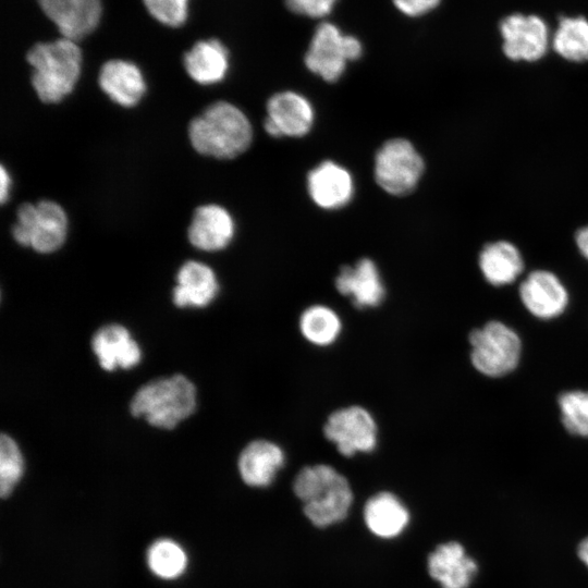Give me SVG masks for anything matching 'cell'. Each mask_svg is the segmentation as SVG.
I'll return each instance as SVG.
<instances>
[{
	"label": "cell",
	"instance_id": "cell-1",
	"mask_svg": "<svg viewBox=\"0 0 588 588\" xmlns=\"http://www.w3.org/2000/svg\"><path fill=\"white\" fill-rule=\"evenodd\" d=\"M292 491L302 504L303 515L317 529L345 522L354 504L348 479L329 464L301 468L293 479Z\"/></svg>",
	"mask_w": 588,
	"mask_h": 588
},
{
	"label": "cell",
	"instance_id": "cell-2",
	"mask_svg": "<svg viewBox=\"0 0 588 588\" xmlns=\"http://www.w3.org/2000/svg\"><path fill=\"white\" fill-rule=\"evenodd\" d=\"M29 84L44 103H59L79 83L84 56L77 41L59 37L34 45L26 53Z\"/></svg>",
	"mask_w": 588,
	"mask_h": 588
},
{
	"label": "cell",
	"instance_id": "cell-3",
	"mask_svg": "<svg viewBox=\"0 0 588 588\" xmlns=\"http://www.w3.org/2000/svg\"><path fill=\"white\" fill-rule=\"evenodd\" d=\"M188 138L200 155L216 159H234L253 142V126L235 105L219 100L208 106L188 124Z\"/></svg>",
	"mask_w": 588,
	"mask_h": 588
},
{
	"label": "cell",
	"instance_id": "cell-4",
	"mask_svg": "<svg viewBox=\"0 0 588 588\" xmlns=\"http://www.w3.org/2000/svg\"><path fill=\"white\" fill-rule=\"evenodd\" d=\"M196 388L183 375L154 379L133 395V416L144 417L151 426L173 429L196 409Z\"/></svg>",
	"mask_w": 588,
	"mask_h": 588
},
{
	"label": "cell",
	"instance_id": "cell-5",
	"mask_svg": "<svg viewBox=\"0 0 588 588\" xmlns=\"http://www.w3.org/2000/svg\"><path fill=\"white\" fill-rule=\"evenodd\" d=\"M69 220L64 209L56 201L40 200L22 204L12 225L14 241L40 254H51L64 244Z\"/></svg>",
	"mask_w": 588,
	"mask_h": 588
},
{
	"label": "cell",
	"instance_id": "cell-6",
	"mask_svg": "<svg viewBox=\"0 0 588 588\" xmlns=\"http://www.w3.org/2000/svg\"><path fill=\"white\" fill-rule=\"evenodd\" d=\"M363 54L360 40L330 22L320 23L310 39L304 62L309 72L328 83L336 82L347 63Z\"/></svg>",
	"mask_w": 588,
	"mask_h": 588
},
{
	"label": "cell",
	"instance_id": "cell-7",
	"mask_svg": "<svg viewBox=\"0 0 588 588\" xmlns=\"http://www.w3.org/2000/svg\"><path fill=\"white\" fill-rule=\"evenodd\" d=\"M473 366L487 377H502L513 371L520 358L522 342L506 324L492 320L469 334Z\"/></svg>",
	"mask_w": 588,
	"mask_h": 588
},
{
	"label": "cell",
	"instance_id": "cell-8",
	"mask_svg": "<svg viewBox=\"0 0 588 588\" xmlns=\"http://www.w3.org/2000/svg\"><path fill=\"white\" fill-rule=\"evenodd\" d=\"M425 162L414 145L401 137L384 142L375 156L376 183L385 193L405 196L418 185Z\"/></svg>",
	"mask_w": 588,
	"mask_h": 588
},
{
	"label": "cell",
	"instance_id": "cell-9",
	"mask_svg": "<svg viewBox=\"0 0 588 588\" xmlns=\"http://www.w3.org/2000/svg\"><path fill=\"white\" fill-rule=\"evenodd\" d=\"M323 433L338 452L346 457L356 453H370L378 443V427L373 416L358 405L331 413L323 426Z\"/></svg>",
	"mask_w": 588,
	"mask_h": 588
},
{
	"label": "cell",
	"instance_id": "cell-10",
	"mask_svg": "<svg viewBox=\"0 0 588 588\" xmlns=\"http://www.w3.org/2000/svg\"><path fill=\"white\" fill-rule=\"evenodd\" d=\"M264 127L271 137H303L313 128L315 109L302 94L283 90L273 94L266 105Z\"/></svg>",
	"mask_w": 588,
	"mask_h": 588
},
{
	"label": "cell",
	"instance_id": "cell-11",
	"mask_svg": "<svg viewBox=\"0 0 588 588\" xmlns=\"http://www.w3.org/2000/svg\"><path fill=\"white\" fill-rule=\"evenodd\" d=\"M362 520L372 537L382 541H393L401 538L409 528L412 513L396 493L382 490L365 501Z\"/></svg>",
	"mask_w": 588,
	"mask_h": 588
},
{
	"label": "cell",
	"instance_id": "cell-12",
	"mask_svg": "<svg viewBox=\"0 0 588 588\" xmlns=\"http://www.w3.org/2000/svg\"><path fill=\"white\" fill-rule=\"evenodd\" d=\"M38 3L59 35L77 42L95 32L102 16L101 0H38Z\"/></svg>",
	"mask_w": 588,
	"mask_h": 588
},
{
	"label": "cell",
	"instance_id": "cell-13",
	"mask_svg": "<svg viewBox=\"0 0 588 588\" xmlns=\"http://www.w3.org/2000/svg\"><path fill=\"white\" fill-rule=\"evenodd\" d=\"M426 567L440 588H468L478 572L476 561L455 540L436 546L427 555Z\"/></svg>",
	"mask_w": 588,
	"mask_h": 588
},
{
	"label": "cell",
	"instance_id": "cell-14",
	"mask_svg": "<svg viewBox=\"0 0 588 588\" xmlns=\"http://www.w3.org/2000/svg\"><path fill=\"white\" fill-rule=\"evenodd\" d=\"M503 51L513 61H536L548 48V28L538 16L514 14L500 25Z\"/></svg>",
	"mask_w": 588,
	"mask_h": 588
},
{
	"label": "cell",
	"instance_id": "cell-15",
	"mask_svg": "<svg viewBox=\"0 0 588 588\" xmlns=\"http://www.w3.org/2000/svg\"><path fill=\"white\" fill-rule=\"evenodd\" d=\"M182 64L191 81L200 86H211L226 78L232 56L221 39L211 37L196 41L185 51Z\"/></svg>",
	"mask_w": 588,
	"mask_h": 588
},
{
	"label": "cell",
	"instance_id": "cell-16",
	"mask_svg": "<svg viewBox=\"0 0 588 588\" xmlns=\"http://www.w3.org/2000/svg\"><path fill=\"white\" fill-rule=\"evenodd\" d=\"M97 84L110 100L125 108L135 107L147 91L143 70L133 61L110 59L97 73Z\"/></svg>",
	"mask_w": 588,
	"mask_h": 588
},
{
	"label": "cell",
	"instance_id": "cell-17",
	"mask_svg": "<svg viewBox=\"0 0 588 588\" xmlns=\"http://www.w3.org/2000/svg\"><path fill=\"white\" fill-rule=\"evenodd\" d=\"M307 192L311 200L326 210L346 206L354 196V181L343 166L324 160L307 174Z\"/></svg>",
	"mask_w": 588,
	"mask_h": 588
},
{
	"label": "cell",
	"instance_id": "cell-18",
	"mask_svg": "<svg viewBox=\"0 0 588 588\" xmlns=\"http://www.w3.org/2000/svg\"><path fill=\"white\" fill-rule=\"evenodd\" d=\"M518 293L526 309L541 319L558 317L568 303L566 287L548 270L530 272L520 283Z\"/></svg>",
	"mask_w": 588,
	"mask_h": 588
},
{
	"label": "cell",
	"instance_id": "cell-19",
	"mask_svg": "<svg viewBox=\"0 0 588 588\" xmlns=\"http://www.w3.org/2000/svg\"><path fill=\"white\" fill-rule=\"evenodd\" d=\"M284 464L285 453L279 444L258 439L249 442L240 453L237 470L246 486L264 489L273 483Z\"/></svg>",
	"mask_w": 588,
	"mask_h": 588
},
{
	"label": "cell",
	"instance_id": "cell-20",
	"mask_svg": "<svg viewBox=\"0 0 588 588\" xmlns=\"http://www.w3.org/2000/svg\"><path fill=\"white\" fill-rule=\"evenodd\" d=\"M235 223L230 212L216 204L199 206L195 209L187 238L197 249L218 252L224 249L233 240Z\"/></svg>",
	"mask_w": 588,
	"mask_h": 588
},
{
	"label": "cell",
	"instance_id": "cell-21",
	"mask_svg": "<svg viewBox=\"0 0 588 588\" xmlns=\"http://www.w3.org/2000/svg\"><path fill=\"white\" fill-rule=\"evenodd\" d=\"M334 284L338 292L350 297L357 308L377 307L385 296L378 267L369 258H362L354 266L342 267Z\"/></svg>",
	"mask_w": 588,
	"mask_h": 588
},
{
	"label": "cell",
	"instance_id": "cell-22",
	"mask_svg": "<svg viewBox=\"0 0 588 588\" xmlns=\"http://www.w3.org/2000/svg\"><path fill=\"white\" fill-rule=\"evenodd\" d=\"M91 348L100 367L107 371L130 369L142 358L137 342L125 327L117 323L98 329L93 336Z\"/></svg>",
	"mask_w": 588,
	"mask_h": 588
},
{
	"label": "cell",
	"instance_id": "cell-23",
	"mask_svg": "<svg viewBox=\"0 0 588 588\" xmlns=\"http://www.w3.org/2000/svg\"><path fill=\"white\" fill-rule=\"evenodd\" d=\"M219 292V282L215 271L206 264L188 260L176 273L173 290V303L177 307H205Z\"/></svg>",
	"mask_w": 588,
	"mask_h": 588
},
{
	"label": "cell",
	"instance_id": "cell-24",
	"mask_svg": "<svg viewBox=\"0 0 588 588\" xmlns=\"http://www.w3.org/2000/svg\"><path fill=\"white\" fill-rule=\"evenodd\" d=\"M479 268L483 278L500 286L514 282L524 269L518 248L509 241H495L483 246L479 254Z\"/></svg>",
	"mask_w": 588,
	"mask_h": 588
},
{
	"label": "cell",
	"instance_id": "cell-25",
	"mask_svg": "<svg viewBox=\"0 0 588 588\" xmlns=\"http://www.w3.org/2000/svg\"><path fill=\"white\" fill-rule=\"evenodd\" d=\"M145 562L149 572L161 580L181 578L188 567V554L185 548L169 537L155 539L147 548Z\"/></svg>",
	"mask_w": 588,
	"mask_h": 588
},
{
	"label": "cell",
	"instance_id": "cell-26",
	"mask_svg": "<svg viewBox=\"0 0 588 588\" xmlns=\"http://www.w3.org/2000/svg\"><path fill=\"white\" fill-rule=\"evenodd\" d=\"M298 328L306 341L316 346H329L340 336L342 321L338 313L329 306L317 304L304 309Z\"/></svg>",
	"mask_w": 588,
	"mask_h": 588
},
{
	"label": "cell",
	"instance_id": "cell-27",
	"mask_svg": "<svg viewBox=\"0 0 588 588\" xmlns=\"http://www.w3.org/2000/svg\"><path fill=\"white\" fill-rule=\"evenodd\" d=\"M554 50L564 59L588 61V21L584 17H564L553 38Z\"/></svg>",
	"mask_w": 588,
	"mask_h": 588
},
{
	"label": "cell",
	"instance_id": "cell-28",
	"mask_svg": "<svg viewBox=\"0 0 588 588\" xmlns=\"http://www.w3.org/2000/svg\"><path fill=\"white\" fill-rule=\"evenodd\" d=\"M24 474V458L16 442L8 434L0 438V494L8 498Z\"/></svg>",
	"mask_w": 588,
	"mask_h": 588
},
{
	"label": "cell",
	"instance_id": "cell-29",
	"mask_svg": "<svg viewBox=\"0 0 588 588\" xmlns=\"http://www.w3.org/2000/svg\"><path fill=\"white\" fill-rule=\"evenodd\" d=\"M559 407L565 429L574 436L588 437V391L562 393Z\"/></svg>",
	"mask_w": 588,
	"mask_h": 588
},
{
	"label": "cell",
	"instance_id": "cell-30",
	"mask_svg": "<svg viewBox=\"0 0 588 588\" xmlns=\"http://www.w3.org/2000/svg\"><path fill=\"white\" fill-rule=\"evenodd\" d=\"M148 13L160 24L180 27L188 17L189 0H143Z\"/></svg>",
	"mask_w": 588,
	"mask_h": 588
},
{
	"label": "cell",
	"instance_id": "cell-31",
	"mask_svg": "<svg viewBox=\"0 0 588 588\" xmlns=\"http://www.w3.org/2000/svg\"><path fill=\"white\" fill-rule=\"evenodd\" d=\"M338 0H285L290 11L310 19H322L329 15Z\"/></svg>",
	"mask_w": 588,
	"mask_h": 588
},
{
	"label": "cell",
	"instance_id": "cell-32",
	"mask_svg": "<svg viewBox=\"0 0 588 588\" xmlns=\"http://www.w3.org/2000/svg\"><path fill=\"white\" fill-rule=\"evenodd\" d=\"M394 7L408 17H418L432 11L440 0H392Z\"/></svg>",
	"mask_w": 588,
	"mask_h": 588
},
{
	"label": "cell",
	"instance_id": "cell-33",
	"mask_svg": "<svg viewBox=\"0 0 588 588\" xmlns=\"http://www.w3.org/2000/svg\"><path fill=\"white\" fill-rule=\"evenodd\" d=\"M10 189H11V176L7 169L1 166L0 168V201L1 204H5L7 200L10 197Z\"/></svg>",
	"mask_w": 588,
	"mask_h": 588
},
{
	"label": "cell",
	"instance_id": "cell-34",
	"mask_svg": "<svg viewBox=\"0 0 588 588\" xmlns=\"http://www.w3.org/2000/svg\"><path fill=\"white\" fill-rule=\"evenodd\" d=\"M575 243L580 254L588 260V225L577 230Z\"/></svg>",
	"mask_w": 588,
	"mask_h": 588
},
{
	"label": "cell",
	"instance_id": "cell-35",
	"mask_svg": "<svg viewBox=\"0 0 588 588\" xmlns=\"http://www.w3.org/2000/svg\"><path fill=\"white\" fill-rule=\"evenodd\" d=\"M577 554L580 561L587 566L588 568V537L585 538L578 546Z\"/></svg>",
	"mask_w": 588,
	"mask_h": 588
}]
</instances>
